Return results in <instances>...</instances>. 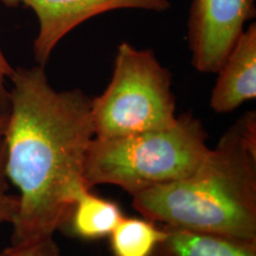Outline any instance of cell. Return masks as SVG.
<instances>
[{
	"label": "cell",
	"mask_w": 256,
	"mask_h": 256,
	"mask_svg": "<svg viewBox=\"0 0 256 256\" xmlns=\"http://www.w3.org/2000/svg\"><path fill=\"white\" fill-rule=\"evenodd\" d=\"M8 81L5 174L19 191L11 246H20L63 229L90 190L84 166L95 133L90 98L80 88L56 90L44 66H18Z\"/></svg>",
	"instance_id": "cell-1"
},
{
	"label": "cell",
	"mask_w": 256,
	"mask_h": 256,
	"mask_svg": "<svg viewBox=\"0 0 256 256\" xmlns=\"http://www.w3.org/2000/svg\"><path fill=\"white\" fill-rule=\"evenodd\" d=\"M160 224L256 241V113L232 124L190 174L133 194Z\"/></svg>",
	"instance_id": "cell-2"
},
{
	"label": "cell",
	"mask_w": 256,
	"mask_h": 256,
	"mask_svg": "<svg viewBox=\"0 0 256 256\" xmlns=\"http://www.w3.org/2000/svg\"><path fill=\"white\" fill-rule=\"evenodd\" d=\"M208 133L198 118L178 115L164 130L94 136L84 166L88 186L115 185L130 196L190 174L208 154Z\"/></svg>",
	"instance_id": "cell-3"
},
{
	"label": "cell",
	"mask_w": 256,
	"mask_h": 256,
	"mask_svg": "<svg viewBox=\"0 0 256 256\" xmlns=\"http://www.w3.org/2000/svg\"><path fill=\"white\" fill-rule=\"evenodd\" d=\"M172 74L150 49L124 42L113 75L101 95L90 98L95 136L110 138L164 130L177 121Z\"/></svg>",
	"instance_id": "cell-4"
},
{
	"label": "cell",
	"mask_w": 256,
	"mask_h": 256,
	"mask_svg": "<svg viewBox=\"0 0 256 256\" xmlns=\"http://www.w3.org/2000/svg\"><path fill=\"white\" fill-rule=\"evenodd\" d=\"M255 14V0H192L188 38L194 68L204 74L218 72L246 22Z\"/></svg>",
	"instance_id": "cell-5"
},
{
	"label": "cell",
	"mask_w": 256,
	"mask_h": 256,
	"mask_svg": "<svg viewBox=\"0 0 256 256\" xmlns=\"http://www.w3.org/2000/svg\"><path fill=\"white\" fill-rule=\"evenodd\" d=\"M10 8L24 5L34 10L40 30L34 42V56L38 66H46L57 44L70 31L88 19L115 10H145L165 12L168 0H0Z\"/></svg>",
	"instance_id": "cell-6"
},
{
	"label": "cell",
	"mask_w": 256,
	"mask_h": 256,
	"mask_svg": "<svg viewBox=\"0 0 256 256\" xmlns=\"http://www.w3.org/2000/svg\"><path fill=\"white\" fill-rule=\"evenodd\" d=\"M212 89L210 107L230 113L256 98V24L243 30L220 68Z\"/></svg>",
	"instance_id": "cell-7"
},
{
	"label": "cell",
	"mask_w": 256,
	"mask_h": 256,
	"mask_svg": "<svg viewBox=\"0 0 256 256\" xmlns=\"http://www.w3.org/2000/svg\"><path fill=\"white\" fill-rule=\"evenodd\" d=\"M165 235L152 256H256V241L162 224Z\"/></svg>",
	"instance_id": "cell-8"
},
{
	"label": "cell",
	"mask_w": 256,
	"mask_h": 256,
	"mask_svg": "<svg viewBox=\"0 0 256 256\" xmlns=\"http://www.w3.org/2000/svg\"><path fill=\"white\" fill-rule=\"evenodd\" d=\"M124 216L116 202L96 196L87 190L76 200L66 226L76 238L96 241L108 238Z\"/></svg>",
	"instance_id": "cell-9"
},
{
	"label": "cell",
	"mask_w": 256,
	"mask_h": 256,
	"mask_svg": "<svg viewBox=\"0 0 256 256\" xmlns=\"http://www.w3.org/2000/svg\"><path fill=\"white\" fill-rule=\"evenodd\" d=\"M164 235L162 224L144 216H124L108 236L112 256H152Z\"/></svg>",
	"instance_id": "cell-10"
},
{
	"label": "cell",
	"mask_w": 256,
	"mask_h": 256,
	"mask_svg": "<svg viewBox=\"0 0 256 256\" xmlns=\"http://www.w3.org/2000/svg\"><path fill=\"white\" fill-rule=\"evenodd\" d=\"M18 208V194L8 191V180L5 174V144L4 138L0 136V228L5 223H14Z\"/></svg>",
	"instance_id": "cell-11"
},
{
	"label": "cell",
	"mask_w": 256,
	"mask_h": 256,
	"mask_svg": "<svg viewBox=\"0 0 256 256\" xmlns=\"http://www.w3.org/2000/svg\"><path fill=\"white\" fill-rule=\"evenodd\" d=\"M0 256H62L54 236L20 246H10Z\"/></svg>",
	"instance_id": "cell-12"
},
{
	"label": "cell",
	"mask_w": 256,
	"mask_h": 256,
	"mask_svg": "<svg viewBox=\"0 0 256 256\" xmlns=\"http://www.w3.org/2000/svg\"><path fill=\"white\" fill-rule=\"evenodd\" d=\"M14 68L6 60L0 48V115H8L10 110V92L6 82L12 75Z\"/></svg>",
	"instance_id": "cell-13"
},
{
	"label": "cell",
	"mask_w": 256,
	"mask_h": 256,
	"mask_svg": "<svg viewBox=\"0 0 256 256\" xmlns=\"http://www.w3.org/2000/svg\"><path fill=\"white\" fill-rule=\"evenodd\" d=\"M6 124H8V115H0V136H4Z\"/></svg>",
	"instance_id": "cell-14"
}]
</instances>
